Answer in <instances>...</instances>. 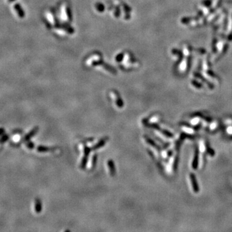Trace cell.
<instances>
[{
    "instance_id": "cell-1",
    "label": "cell",
    "mask_w": 232,
    "mask_h": 232,
    "mask_svg": "<svg viewBox=\"0 0 232 232\" xmlns=\"http://www.w3.org/2000/svg\"><path fill=\"white\" fill-rule=\"evenodd\" d=\"M38 127H35V128H34L33 130H31L30 132L28 133V134H26V135H25V137H24V141L29 140L30 138H32V137H33L34 135L35 134L38 132Z\"/></svg>"
},
{
    "instance_id": "cell-2",
    "label": "cell",
    "mask_w": 232,
    "mask_h": 232,
    "mask_svg": "<svg viewBox=\"0 0 232 232\" xmlns=\"http://www.w3.org/2000/svg\"><path fill=\"white\" fill-rule=\"evenodd\" d=\"M42 210V204L39 199H36V203H35V211L36 212L39 213L41 212Z\"/></svg>"
},
{
    "instance_id": "cell-3",
    "label": "cell",
    "mask_w": 232,
    "mask_h": 232,
    "mask_svg": "<svg viewBox=\"0 0 232 232\" xmlns=\"http://www.w3.org/2000/svg\"><path fill=\"white\" fill-rule=\"evenodd\" d=\"M109 167H110V173H111L112 175H114L115 174V166H114V163L112 161H109Z\"/></svg>"
},
{
    "instance_id": "cell-4",
    "label": "cell",
    "mask_w": 232,
    "mask_h": 232,
    "mask_svg": "<svg viewBox=\"0 0 232 232\" xmlns=\"http://www.w3.org/2000/svg\"><path fill=\"white\" fill-rule=\"evenodd\" d=\"M8 139H9V135L7 134H3L2 137L0 138V143H4L8 140Z\"/></svg>"
},
{
    "instance_id": "cell-5",
    "label": "cell",
    "mask_w": 232,
    "mask_h": 232,
    "mask_svg": "<svg viewBox=\"0 0 232 232\" xmlns=\"http://www.w3.org/2000/svg\"><path fill=\"white\" fill-rule=\"evenodd\" d=\"M49 150V148L45 147V146H39L38 148V151L39 152H45V151H48Z\"/></svg>"
},
{
    "instance_id": "cell-6",
    "label": "cell",
    "mask_w": 232,
    "mask_h": 232,
    "mask_svg": "<svg viewBox=\"0 0 232 232\" xmlns=\"http://www.w3.org/2000/svg\"><path fill=\"white\" fill-rule=\"evenodd\" d=\"M104 143H105V141H104V140L101 141L99 142V143H97V145H96V146H95L94 147V149L99 148H101V146H104Z\"/></svg>"
},
{
    "instance_id": "cell-7",
    "label": "cell",
    "mask_w": 232,
    "mask_h": 232,
    "mask_svg": "<svg viewBox=\"0 0 232 232\" xmlns=\"http://www.w3.org/2000/svg\"><path fill=\"white\" fill-rule=\"evenodd\" d=\"M26 146L29 149H32L34 147V145L32 142H28V143L26 144Z\"/></svg>"
},
{
    "instance_id": "cell-8",
    "label": "cell",
    "mask_w": 232,
    "mask_h": 232,
    "mask_svg": "<svg viewBox=\"0 0 232 232\" xmlns=\"http://www.w3.org/2000/svg\"><path fill=\"white\" fill-rule=\"evenodd\" d=\"M5 133V130L3 128H0V136L3 135Z\"/></svg>"
}]
</instances>
